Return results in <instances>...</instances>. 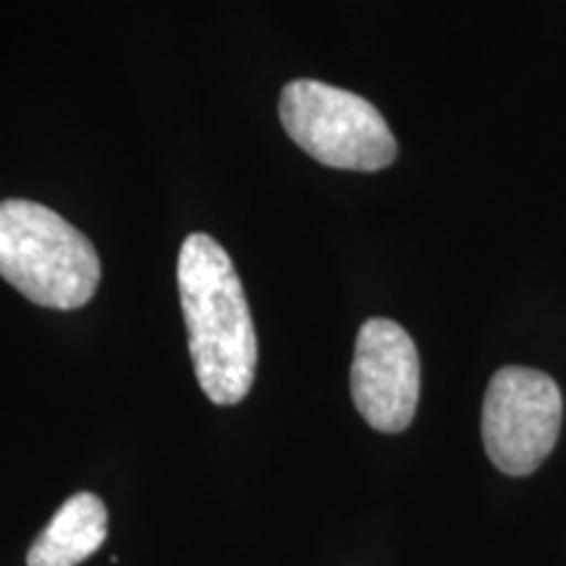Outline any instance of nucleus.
<instances>
[{"label":"nucleus","instance_id":"nucleus-1","mask_svg":"<svg viewBox=\"0 0 566 566\" xmlns=\"http://www.w3.org/2000/svg\"><path fill=\"white\" fill-rule=\"evenodd\" d=\"M176 275L197 384L212 405H239L254 384L258 334L237 268L216 239L189 233Z\"/></svg>","mask_w":566,"mask_h":566},{"label":"nucleus","instance_id":"nucleus-2","mask_svg":"<svg viewBox=\"0 0 566 566\" xmlns=\"http://www.w3.org/2000/svg\"><path fill=\"white\" fill-rule=\"evenodd\" d=\"M0 275L40 307L76 310L97 292L101 258L55 210L32 200H3Z\"/></svg>","mask_w":566,"mask_h":566},{"label":"nucleus","instance_id":"nucleus-3","mask_svg":"<svg viewBox=\"0 0 566 566\" xmlns=\"http://www.w3.org/2000/svg\"><path fill=\"white\" fill-rule=\"evenodd\" d=\"M281 124L310 158L344 171H380L396 158V139L373 103L315 80L281 92Z\"/></svg>","mask_w":566,"mask_h":566},{"label":"nucleus","instance_id":"nucleus-4","mask_svg":"<svg viewBox=\"0 0 566 566\" xmlns=\"http://www.w3.org/2000/svg\"><path fill=\"white\" fill-rule=\"evenodd\" d=\"M556 380L530 367H501L483 401V443L504 475L522 478L546 462L562 430Z\"/></svg>","mask_w":566,"mask_h":566},{"label":"nucleus","instance_id":"nucleus-5","mask_svg":"<svg viewBox=\"0 0 566 566\" xmlns=\"http://www.w3.org/2000/svg\"><path fill=\"white\" fill-rule=\"evenodd\" d=\"M352 399L370 428L401 433L420 401V354L399 323L373 317L359 328L352 363Z\"/></svg>","mask_w":566,"mask_h":566},{"label":"nucleus","instance_id":"nucleus-6","mask_svg":"<svg viewBox=\"0 0 566 566\" xmlns=\"http://www.w3.org/2000/svg\"><path fill=\"white\" fill-rule=\"evenodd\" d=\"M108 535V509L95 493H76L63 504L32 543L30 566H76Z\"/></svg>","mask_w":566,"mask_h":566}]
</instances>
